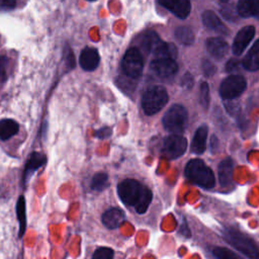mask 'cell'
<instances>
[{
	"mask_svg": "<svg viewBox=\"0 0 259 259\" xmlns=\"http://www.w3.org/2000/svg\"><path fill=\"white\" fill-rule=\"evenodd\" d=\"M168 93L162 86H151L143 94L142 108L147 115H153L160 111L168 102Z\"/></svg>",
	"mask_w": 259,
	"mask_h": 259,
	"instance_id": "3957f363",
	"label": "cell"
},
{
	"mask_svg": "<svg viewBox=\"0 0 259 259\" xmlns=\"http://www.w3.org/2000/svg\"><path fill=\"white\" fill-rule=\"evenodd\" d=\"M212 253L215 257L221 259H232V258H238V255L235 254L233 251H230L227 248L217 247L212 250Z\"/></svg>",
	"mask_w": 259,
	"mask_h": 259,
	"instance_id": "f546056e",
	"label": "cell"
},
{
	"mask_svg": "<svg viewBox=\"0 0 259 259\" xmlns=\"http://www.w3.org/2000/svg\"><path fill=\"white\" fill-rule=\"evenodd\" d=\"M114 253L112 249L107 248V247H101L98 248L92 255L94 259H111L113 257Z\"/></svg>",
	"mask_w": 259,
	"mask_h": 259,
	"instance_id": "4dcf8cb0",
	"label": "cell"
},
{
	"mask_svg": "<svg viewBox=\"0 0 259 259\" xmlns=\"http://www.w3.org/2000/svg\"><path fill=\"white\" fill-rule=\"evenodd\" d=\"M233 160L226 158L219 165V179L222 186H228L232 182Z\"/></svg>",
	"mask_w": 259,
	"mask_h": 259,
	"instance_id": "d6986e66",
	"label": "cell"
},
{
	"mask_svg": "<svg viewBox=\"0 0 259 259\" xmlns=\"http://www.w3.org/2000/svg\"><path fill=\"white\" fill-rule=\"evenodd\" d=\"M252 16L259 19V0H249Z\"/></svg>",
	"mask_w": 259,
	"mask_h": 259,
	"instance_id": "8d00e7d4",
	"label": "cell"
},
{
	"mask_svg": "<svg viewBox=\"0 0 259 259\" xmlns=\"http://www.w3.org/2000/svg\"><path fill=\"white\" fill-rule=\"evenodd\" d=\"M16 5V0H0V11L12 10Z\"/></svg>",
	"mask_w": 259,
	"mask_h": 259,
	"instance_id": "d590c367",
	"label": "cell"
},
{
	"mask_svg": "<svg viewBox=\"0 0 259 259\" xmlns=\"http://www.w3.org/2000/svg\"><path fill=\"white\" fill-rule=\"evenodd\" d=\"M185 176L194 184L202 188H212L215 184L214 175L211 169L206 166L202 160L192 159L190 160L184 170Z\"/></svg>",
	"mask_w": 259,
	"mask_h": 259,
	"instance_id": "6da1fadb",
	"label": "cell"
},
{
	"mask_svg": "<svg viewBox=\"0 0 259 259\" xmlns=\"http://www.w3.org/2000/svg\"><path fill=\"white\" fill-rule=\"evenodd\" d=\"M144 187L135 179H124L117 186V194L124 204L135 206L141 197Z\"/></svg>",
	"mask_w": 259,
	"mask_h": 259,
	"instance_id": "52a82bcc",
	"label": "cell"
},
{
	"mask_svg": "<svg viewBox=\"0 0 259 259\" xmlns=\"http://www.w3.org/2000/svg\"><path fill=\"white\" fill-rule=\"evenodd\" d=\"M187 149V140L177 134L165 138L162 146V155L167 159H177L181 157Z\"/></svg>",
	"mask_w": 259,
	"mask_h": 259,
	"instance_id": "ba28073f",
	"label": "cell"
},
{
	"mask_svg": "<svg viewBox=\"0 0 259 259\" xmlns=\"http://www.w3.org/2000/svg\"><path fill=\"white\" fill-rule=\"evenodd\" d=\"M150 68L160 78H169L178 71V65L175 60L168 58H156L150 63Z\"/></svg>",
	"mask_w": 259,
	"mask_h": 259,
	"instance_id": "9c48e42d",
	"label": "cell"
},
{
	"mask_svg": "<svg viewBox=\"0 0 259 259\" xmlns=\"http://www.w3.org/2000/svg\"><path fill=\"white\" fill-rule=\"evenodd\" d=\"M242 67H243L242 62H240L237 59H231L226 64V71L228 73H234V72H238Z\"/></svg>",
	"mask_w": 259,
	"mask_h": 259,
	"instance_id": "d6a6232c",
	"label": "cell"
},
{
	"mask_svg": "<svg viewBox=\"0 0 259 259\" xmlns=\"http://www.w3.org/2000/svg\"><path fill=\"white\" fill-rule=\"evenodd\" d=\"M202 23L206 28L213 30L218 33H221L224 35L229 34V30H228L227 26L221 21V19L218 17V15L211 10H207V11L203 12Z\"/></svg>",
	"mask_w": 259,
	"mask_h": 259,
	"instance_id": "5bb4252c",
	"label": "cell"
},
{
	"mask_svg": "<svg viewBox=\"0 0 259 259\" xmlns=\"http://www.w3.org/2000/svg\"><path fill=\"white\" fill-rule=\"evenodd\" d=\"M236 9H237L238 15L241 16V17L247 18V17L252 16L251 7H250V4H249V0H239Z\"/></svg>",
	"mask_w": 259,
	"mask_h": 259,
	"instance_id": "f1b7e54d",
	"label": "cell"
},
{
	"mask_svg": "<svg viewBox=\"0 0 259 259\" xmlns=\"http://www.w3.org/2000/svg\"><path fill=\"white\" fill-rule=\"evenodd\" d=\"M209 86L206 82H202L199 90V102L204 109H207L209 105Z\"/></svg>",
	"mask_w": 259,
	"mask_h": 259,
	"instance_id": "4316f807",
	"label": "cell"
},
{
	"mask_svg": "<svg viewBox=\"0 0 259 259\" xmlns=\"http://www.w3.org/2000/svg\"><path fill=\"white\" fill-rule=\"evenodd\" d=\"M151 201H152V191L149 188L144 187V190L141 194L139 201L135 204V208H136L137 212H139V213L146 212Z\"/></svg>",
	"mask_w": 259,
	"mask_h": 259,
	"instance_id": "cb8c5ba5",
	"label": "cell"
},
{
	"mask_svg": "<svg viewBox=\"0 0 259 259\" xmlns=\"http://www.w3.org/2000/svg\"><path fill=\"white\" fill-rule=\"evenodd\" d=\"M108 184V176L106 173H97L91 180V188L95 191L103 190Z\"/></svg>",
	"mask_w": 259,
	"mask_h": 259,
	"instance_id": "484cf974",
	"label": "cell"
},
{
	"mask_svg": "<svg viewBox=\"0 0 259 259\" xmlns=\"http://www.w3.org/2000/svg\"><path fill=\"white\" fill-rule=\"evenodd\" d=\"M206 138H207V126L200 125L192 139L191 142V152L194 154H202L205 151L206 147Z\"/></svg>",
	"mask_w": 259,
	"mask_h": 259,
	"instance_id": "2e32d148",
	"label": "cell"
},
{
	"mask_svg": "<svg viewBox=\"0 0 259 259\" xmlns=\"http://www.w3.org/2000/svg\"><path fill=\"white\" fill-rule=\"evenodd\" d=\"M223 236L232 247L243 255L252 259H259V249L255 242L248 236L234 229L225 230Z\"/></svg>",
	"mask_w": 259,
	"mask_h": 259,
	"instance_id": "7a4b0ae2",
	"label": "cell"
},
{
	"mask_svg": "<svg viewBox=\"0 0 259 259\" xmlns=\"http://www.w3.org/2000/svg\"><path fill=\"white\" fill-rule=\"evenodd\" d=\"M16 213H17V218L19 221V225H20L19 236L22 237V235L25 231V203H24L23 196H20L18 198L17 205H16Z\"/></svg>",
	"mask_w": 259,
	"mask_h": 259,
	"instance_id": "d4e9b609",
	"label": "cell"
},
{
	"mask_svg": "<svg viewBox=\"0 0 259 259\" xmlns=\"http://www.w3.org/2000/svg\"><path fill=\"white\" fill-rule=\"evenodd\" d=\"M221 14L223 15L224 18H226L230 21H236L237 17L239 16L237 9L232 4H225L221 8Z\"/></svg>",
	"mask_w": 259,
	"mask_h": 259,
	"instance_id": "83f0119b",
	"label": "cell"
},
{
	"mask_svg": "<svg viewBox=\"0 0 259 259\" xmlns=\"http://www.w3.org/2000/svg\"><path fill=\"white\" fill-rule=\"evenodd\" d=\"M202 71H203V74L205 75V76H207V77H211V76H213L214 74H215V72H217V67L212 64V63H210L209 61H207V60H203L202 61Z\"/></svg>",
	"mask_w": 259,
	"mask_h": 259,
	"instance_id": "1f68e13d",
	"label": "cell"
},
{
	"mask_svg": "<svg viewBox=\"0 0 259 259\" xmlns=\"http://www.w3.org/2000/svg\"><path fill=\"white\" fill-rule=\"evenodd\" d=\"M88 1H95V0H88Z\"/></svg>",
	"mask_w": 259,
	"mask_h": 259,
	"instance_id": "ab89813d",
	"label": "cell"
},
{
	"mask_svg": "<svg viewBox=\"0 0 259 259\" xmlns=\"http://www.w3.org/2000/svg\"><path fill=\"white\" fill-rule=\"evenodd\" d=\"M246 86L247 82L243 76L230 75L221 83L220 95L226 100L235 99L245 91Z\"/></svg>",
	"mask_w": 259,
	"mask_h": 259,
	"instance_id": "8992f818",
	"label": "cell"
},
{
	"mask_svg": "<svg viewBox=\"0 0 259 259\" xmlns=\"http://www.w3.org/2000/svg\"><path fill=\"white\" fill-rule=\"evenodd\" d=\"M187 120L188 113L186 108L181 104H174L164 114L162 122L166 131L179 134L185 130Z\"/></svg>",
	"mask_w": 259,
	"mask_h": 259,
	"instance_id": "277c9868",
	"label": "cell"
},
{
	"mask_svg": "<svg viewBox=\"0 0 259 259\" xmlns=\"http://www.w3.org/2000/svg\"><path fill=\"white\" fill-rule=\"evenodd\" d=\"M47 161V158L45 155H42L41 153H37V152H33L27 163H26V166H25V169H24V175H23V179L27 180L29 178V176L36 170L38 169L39 167H41Z\"/></svg>",
	"mask_w": 259,
	"mask_h": 259,
	"instance_id": "ac0fdd59",
	"label": "cell"
},
{
	"mask_svg": "<svg viewBox=\"0 0 259 259\" xmlns=\"http://www.w3.org/2000/svg\"><path fill=\"white\" fill-rule=\"evenodd\" d=\"M156 58L175 59L177 57V48L170 42L161 41L156 50L152 53Z\"/></svg>",
	"mask_w": 259,
	"mask_h": 259,
	"instance_id": "7402d4cb",
	"label": "cell"
},
{
	"mask_svg": "<svg viewBox=\"0 0 259 259\" xmlns=\"http://www.w3.org/2000/svg\"><path fill=\"white\" fill-rule=\"evenodd\" d=\"M111 134H112V131L110 127H102L95 133V136L99 139H106L109 136H111Z\"/></svg>",
	"mask_w": 259,
	"mask_h": 259,
	"instance_id": "74e56055",
	"label": "cell"
},
{
	"mask_svg": "<svg viewBox=\"0 0 259 259\" xmlns=\"http://www.w3.org/2000/svg\"><path fill=\"white\" fill-rule=\"evenodd\" d=\"M121 68L123 73L131 78L138 79L141 77L144 61L141 52L137 48H131L125 52L121 61Z\"/></svg>",
	"mask_w": 259,
	"mask_h": 259,
	"instance_id": "5b68a950",
	"label": "cell"
},
{
	"mask_svg": "<svg viewBox=\"0 0 259 259\" xmlns=\"http://www.w3.org/2000/svg\"><path fill=\"white\" fill-rule=\"evenodd\" d=\"M158 2L180 19H185L191 11L189 0H158Z\"/></svg>",
	"mask_w": 259,
	"mask_h": 259,
	"instance_id": "8fae6325",
	"label": "cell"
},
{
	"mask_svg": "<svg viewBox=\"0 0 259 259\" xmlns=\"http://www.w3.org/2000/svg\"><path fill=\"white\" fill-rule=\"evenodd\" d=\"M124 212L117 207H111L102 214V224L107 229H116L124 221Z\"/></svg>",
	"mask_w": 259,
	"mask_h": 259,
	"instance_id": "9a60e30c",
	"label": "cell"
},
{
	"mask_svg": "<svg viewBox=\"0 0 259 259\" xmlns=\"http://www.w3.org/2000/svg\"><path fill=\"white\" fill-rule=\"evenodd\" d=\"M161 41L159 35L153 30L146 31L141 37V45L147 53H153Z\"/></svg>",
	"mask_w": 259,
	"mask_h": 259,
	"instance_id": "ffe728a7",
	"label": "cell"
},
{
	"mask_svg": "<svg viewBox=\"0 0 259 259\" xmlns=\"http://www.w3.org/2000/svg\"><path fill=\"white\" fill-rule=\"evenodd\" d=\"M205 47L209 55L217 60L224 59L229 53V45L222 37H209L205 42Z\"/></svg>",
	"mask_w": 259,
	"mask_h": 259,
	"instance_id": "7c38bea8",
	"label": "cell"
},
{
	"mask_svg": "<svg viewBox=\"0 0 259 259\" xmlns=\"http://www.w3.org/2000/svg\"><path fill=\"white\" fill-rule=\"evenodd\" d=\"M99 54L96 49L94 48H85L79 58L80 66L85 71H93L99 65Z\"/></svg>",
	"mask_w": 259,
	"mask_h": 259,
	"instance_id": "4fadbf2b",
	"label": "cell"
},
{
	"mask_svg": "<svg viewBox=\"0 0 259 259\" xmlns=\"http://www.w3.org/2000/svg\"><path fill=\"white\" fill-rule=\"evenodd\" d=\"M193 84H194V78L193 76L189 73V72H186L182 79H181V86L186 89V90H189L193 87Z\"/></svg>",
	"mask_w": 259,
	"mask_h": 259,
	"instance_id": "e575fe53",
	"label": "cell"
},
{
	"mask_svg": "<svg viewBox=\"0 0 259 259\" xmlns=\"http://www.w3.org/2000/svg\"><path fill=\"white\" fill-rule=\"evenodd\" d=\"M254 35H255V27L253 25L244 26L242 29H240L233 41V46H232L233 54L235 56H240L245 51L247 46L250 44Z\"/></svg>",
	"mask_w": 259,
	"mask_h": 259,
	"instance_id": "30bf717a",
	"label": "cell"
},
{
	"mask_svg": "<svg viewBox=\"0 0 259 259\" xmlns=\"http://www.w3.org/2000/svg\"><path fill=\"white\" fill-rule=\"evenodd\" d=\"M7 67L8 58L5 56H0V81H5L7 78Z\"/></svg>",
	"mask_w": 259,
	"mask_h": 259,
	"instance_id": "836d02e7",
	"label": "cell"
},
{
	"mask_svg": "<svg viewBox=\"0 0 259 259\" xmlns=\"http://www.w3.org/2000/svg\"><path fill=\"white\" fill-rule=\"evenodd\" d=\"M242 64H243V67L248 71L259 70V38L255 41V44L249 50Z\"/></svg>",
	"mask_w": 259,
	"mask_h": 259,
	"instance_id": "e0dca14e",
	"label": "cell"
},
{
	"mask_svg": "<svg viewBox=\"0 0 259 259\" xmlns=\"http://www.w3.org/2000/svg\"><path fill=\"white\" fill-rule=\"evenodd\" d=\"M175 37L176 39L184 45V46H190L194 42V33L188 26H179L175 30Z\"/></svg>",
	"mask_w": 259,
	"mask_h": 259,
	"instance_id": "603a6c76",
	"label": "cell"
},
{
	"mask_svg": "<svg viewBox=\"0 0 259 259\" xmlns=\"http://www.w3.org/2000/svg\"><path fill=\"white\" fill-rule=\"evenodd\" d=\"M220 1H222V2H224V3H226V2H228L229 0H220Z\"/></svg>",
	"mask_w": 259,
	"mask_h": 259,
	"instance_id": "f35d334b",
	"label": "cell"
},
{
	"mask_svg": "<svg viewBox=\"0 0 259 259\" xmlns=\"http://www.w3.org/2000/svg\"><path fill=\"white\" fill-rule=\"evenodd\" d=\"M19 130L18 123L9 118H4L0 120V139L2 141H6L17 134Z\"/></svg>",
	"mask_w": 259,
	"mask_h": 259,
	"instance_id": "44dd1931",
	"label": "cell"
}]
</instances>
